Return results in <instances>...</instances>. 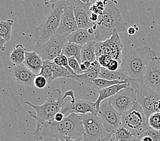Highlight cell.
Wrapping results in <instances>:
<instances>
[{
	"label": "cell",
	"mask_w": 160,
	"mask_h": 141,
	"mask_svg": "<svg viewBox=\"0 0 160 141\" xmlns=\"http://www.w3.org/2000/svg\"><path fill=\"white\" fill-rule=\"evenodd\" d=\"M112 135V134H110V133H108V134H106L104 137H103V138H102L101 139H100L98 141H109L110 138H111Z\"/></svg>",
	"instance_id": "cell-43"
},
{
	"label": "cell",
	"mask_w": 160,
	"mask_h": 141,
	"mask_svg": "<svg viewBox=\"0 0 160 141\" xmlns=\"http://www.w3.org/2000/svg\"><path fill=\"white\" fill-rule=\"evenodd\" d=\"M92 3L91 1L75 0L74 16L79 29H89L96 25V23L90 20V7Z\"/></svg>",
	"instance_id": "cell-14"
},
{
	"label": "cell",
	"mask_w": 160,
	"mask_h": 141,
	"mask_svg": "<svg viewBox=\"0 0 160 141\" xmlns=\"http://www.w3.org/2000/svg\"><path fill=\"white\" fill-rule=\"evenodd\" d=\"M134 90L136 92L137 102L142 106L148 119L151 115L155 113V106L160 101V92L151 88L143 82H136Z\"/></svg>",
	"instance_id": "cell-7"
},
{
	"label": "cell",
	"mask_w": 160,
	"mask_h": 141,
	"mask_svg": "<svg viewBox=\"0 0 160 141\" xmlns=\"http://www.w3.org/2000/svg\"><path fill=\"white\" fill-rule=\"evenodd\" d=\"M26 52L24 45L21 44H17L15 46L10 56V59L14 65H20L24 63Z\"/></svg>",
	"instance_id": "cell-24"
},
{
	"label": "cell",
	"mask_w": 160,
	"mask_h": 141,
	"mask_svg": "<svg viewBox=\"0 0 160 141\" xmlns=\"http://www.w3.org/2000/svg\"><path fill=\"white\" fill-rule=\"evenodd\" d=\"M97 41H91L84 45L81 50V63L85 61L93 63L97 60L96 56Z\"/></svg>",
	"instance_id": "cell-22"
},
{
	"label": "cell",
	"mask_w": 160,
	"mask_h": 141,
	"mask_svg": "<svg viewBox=\"0 0 160 141\" xmlns=\"http://www.w3.org/2000/svg\"><path fill=\"white\" fill-rule=\"evenodd\" d=\"M132 87L130 83H123V84L115 85V86L106 87V88L98 90V93H99L98 98L96 100V101L94 102L95 106H96L98 112H99V110H100V105L103 101L106 100V99H108L112 97L113 96H115L117 93L119 92L121 90L128 88V87Z\"/></svg>",
	"instance_id": "cell-17"
},
{
	"label": "cell",
	"mask_w": 160,
	"mask_h": 141,
	"mask_svg": "<svg viewBox=\"0 0 160 141\" xmlns=\"http://www.w3.org/2000/svg\"><path fill=\"white\" fill-rule=\"evenodd\" d=\"M13 24L14 21L11 19L0 21V39L4 40L6 42L11 40Z\"/></svg>",
	"instance_id": "cell-25"
},
{
	"label": "cell",
	"mask_w": 160,
	"mask_h": 141,
	"mask_svg": "<svg viewBox=\"0 0 160 141\" xmlns=\"http://www.w3.org/2000/svg\"><path fill=\"white\" fill-rule=\"evenodd\" d=\"M76 98L74 96V93L73 90H69L65 93L64 96H63V107L62 109V113H63L65 116H69L71 113V109L72 106L74 104L76 101Z\"/></svg>",
	"instance_id": "cell-26"
},
{
	"label": "cell",
	"mask_w": 160,
	"mask_h": 141,
	"mask_svg": "<svg viewBox=\"0 0 160 141\" xmlns=\"http://www.w3.org/2000/svg\"><path fill=\"white\" fill-rule=\"evenodd\" d=\"M158 57L156 52L150 47L136 48L123 56L121 68L129 78L137 82H142L148 64Z\"/></svg>",
	"instance_id": "cell-2"
},
{
	"label": "cell",
	"mask_w": 160,
	"mask_h": 141,
	"mask_svg": "<svg viewBox=\"0 0 160 141\" xmlns=\"http://www.w3.org/2000/svg\"><path fill=\"white\" fill-rule=\"evenodd\" d=\"M98 19H99V15H98L97 14L91 12V16H90V20L91 22H94V23H96L98 21Z\"/></svg>",
	"instance_id": "cell-40"
},
{
	"label": "cell",
	"mask_w": 160,
	"mask_h": 141,
	"mask_svg": "<svg viewBox=\"0 0 160 141\" xmlns=\"http://www.w3.org/2000/svg\"><path fill=\"white\" fill-rule=\"evenodd\" d=\"M114 135L119 141H132L136 139V136L129 129L123 127L120 128Z\"/></svg>",
	"instance_id": "cell-30"
},
{
	"label": "cell",
	"mask_w": 160,
	"mask_h": 141,
	"mask_svg": "<svg viewBox=\"0 0 160 141\" xmlns=\"http://www.w3.org/2000/svg\"><path fill=\"white\" fill-rule=\"evenodd\" d=\"M98 115L100 117L106 132L111 134L122 127V117L112 106L110 99L103 101L100 105Z\"/></svg>",
	"instance_id": "cell-10"
},
{
	"label": "cell",
	"mask_w": 160,
	"mask_h": 141,
	"mask_svg": "<svg viewBox=\"0 0 160 141\" xmlns=\"http://www.w3.org/2000/svg\"><path fill=\"white\" fill-rule=\"evenodd\" d=\"M48 82L47 79L44 78L43 76H41L40 75H37L36 78L34 80L33 86L38 89H43L47 86Z\"/></svg>",
	"instance_id": "cell-35"
},
{
	"label": "cell",
	"mask_w": 160,
	"mask_h": 141,
	"mask_svg": "<svg viewBox=\"0 0 160 141\" xmlns=\"http://www.w3.org/2000/svg\"><path fill=\"white\" fill-rule=\"evenodd\" d=\"M52 64L53 63L51 60H44L43 66L42 67L41 71L39 74L47 79L48 84L51 83L54 80L52 73Z\"/></svg>",
	"instance_id": "cell-28"
},
{
	"label": "cell",
	"mask_w": 160,
	"mask_h": 141,
	"mask_svg": "<svg viewBox=\"0 0 160 141\" xmlns=\"http://www.w3.org/2000/svg\"><path fill=\"white\" fill-rule=\"evenodd\" d=\"M128 33L129 34V35H133L136 33V29L134 27V26H130L128 29Z\"/></svg>",
	"instance_id": "cell-41"
},
{
	"label": "cell",
	"mask_w": 160,
	"mask_h": 141,
	"mask_svg": "<svg viewBox=\"0 0 160 141\" xmlns=\"http://www.w3.org/2000/svg\"><path fill=\"white\" fill-rule=\"evenodd\" d=\"M82 63H83L84 64H85V66L86 67V68H87V71H88V69L89 68H90V67H91V63H90V62H88V61H85V62H82Z\"/></svg>",
	"instance_id": "cell-45"
},
{
	"label": "cell",
	"mask_w": 160,
	"mask_h": 141,
	"mask_svg": "<svg viewBox=\"0 0 160 141\" xmlns=\"http://www.w3.org/2000/svg\"><path fill=\"white\" fill-rule=\"evenodd\" d=\"M121 117L122 127L129 129L136 139L150 128L145 113L137 102L130 110L121 115Z\"/></svg>",
	"instance_id": "cell-6"
},
{
	"label": "cell",
	"mask_w": 160,
	"mask_h": 141,
	"mask_svg": "<svg viewBox=\"0 0 160 141\" xmlns=\"http://www.w3.org/2000/svg\"><path fill=\"white\" fill-rule=\"evenodd\" d=\"M96 41L95 35H90L87 29H78L68 37V41L83 46L91 41Z\"/></svg>",
	"instance_id": "cell-19"
},
{
	"label": "cell",
	"mask_w": 160,
	"mask_h": 141,
	"mask_svg": "<svg viewBox=\"0 0 160 141\" xmlns=\"http://www.w3.org/2000/svg\"><path fill=\"white\" fill-rule=\"evenodd\" d=\"M79 115L84 127L82 141H98L108 134L98 115L87 113Z\"/></svg>",
	"instance_id": "cell-9"
},
{
	"label": "cell",
	"mask_w": 160,
	"mask_h": 141,
	"mask_svg": "<svg viewBox=\"0 0 160 141\" xmlns=\"http://www.w3.org/2000/svg\"><path fill=\"white\" fill-rule=\"evenodd\" d=\"M11 74L18 84L22 86H33L37 75L27 67L24 64L14 65L11 68Z\"/></svg>",
	"instance_id": "cell-16"
},
{
	"label": "cell",
	"mask_w": 160,
	"mask_h": 141,
	"mask_svg": "<svg viewBox=\"0 0 160 141\" xmlns=\"http://www.w3.org/2000/svg\"><path fill=\"white\" fill-rule=\"evenodd\" d=\"M123 49V45L122 44L119 32L116 31L107 40L96 43V56L98 58L101 55L108 54L111 56L112 59L118 60L121 64Z\"/></svg>",
	"instance_id": "cell-11"
},
{
	"label": "cell",
	"mask_w": 160,
	"mask_h": 141,
	"mask_svg": "<svg viewBox=\"0 0 160 141\" xmlns=\"http://www.w3.org/2000/svg\"><path fill=\"white\" fill-rule=\"evenodd\" d=\"M81 45L75 44L73 43L68 42L65 44L62 49V53L63 55L67 56L68 59L71 57H74L77 59L80 64H81Z\"/></svg>",
	"instance_id": "cell-23"
},
{
	"label": "cell",
	"mask_w": 160,
	"mask_h": 141,
	"mask_svg": "<svg viewBox=\"0 0 160 141\" xmlns=\"http://www.w3.org/2000/svg\"><path fill=\"white\" fill-rule=\"evenodd\" d=\"M65 141H82V139H71L70 138H65ZM53 141H61L59 139H54Z\"/></svg>",
	"instance_id": "cell-42"
},
{
	"label": "cell",
	"mask_w": 160,
	"mask_h": 141,
	"mask_svg": "<svg viewBox=\"0 0 160 141\" xmlns=\"http://www.w3.org/2000/svg\"><path fill=\"white\" fill-rule=\"evenodd\" d=\"M53 63L56 64L57 65L59 66H62L63 67L67 69L69 71L70 73L73 75H77L75 74L74 72L73 71V70L72 69L70 68V67L69 66V63H68V58L67 56H66L65 55H63V54H61L60 55H59L57 58H55L53 60Z\"/></svg>",
	"instance_id": "cell-31"
},
{
	"label": "cell",
	"mask_w": 160,
	"mask_h": 141,
	"mask_svg": "<svg viewBox=\"0 0 160 141\" xmlns=\"http://www.w3.org/2000/svg\"><path fill=\"white\" fill-rule=\"evenodd\" d=\"M37 125L32 136L36 140H40L43 137L54 139L70 138L71 139H84V127L81 116L72 113L61 122L51 121Z\"/></svg>",
	"instance_id": "cell-1"
},
{
	"label": "cell",
	"mask_w": 160,
	"mask_h": 141,
	"mask_svg": "<svg viewBox=\"0 0 160 141\" xmlns=\"http://www.w3.org/2000/svg\"><path fill=\"white\" fill-rule=\"evenodd\" d=\"M96 24L95 36L97 42L107 40L116 31L119 33L128 30V23L123 20L115 2L112 1H107L104 12L99 16Z\"/></svg>",
	"instance_id": "cell-3"
},
{
	"label": "cell",
	"mask_w": 160,
	"mask_h": 141,
	"mask_svg": "<svg viewBox=\"0 0 160 141\" xmlns=\"http://www.w3.org/2000/svg\"><path fill=\"white\" fill-rule=\"evenodd\" d=\"M106 3H107V1H97L94 3L93 2L90 7V11L91 12L100 16L104 12Z\"/></svg>",
	"instance_id": "cell-32"
},
{
	"label": "cell",
	"mask_w": 160,
	"mask_h": 141,
	"mask_svg": "<svg viewBox=\"0 0 160 141\" xmlns=\"http://www.w3.org/2000/svg\"><path fill=\"white\" fill-rule=\"evenodd\" d=\"M72 113H77L78 115H85L91 113L93 115H98V112L95 106L94 102L82 99H76L74 104L71 109Z\"/></svg>",
	"instance_id": "cell-20"
},
{
	"label": "cell",
	"mask_w": 160,
	"mask_h": 141,
	"mask_svg": "<svg viewBox=\"0 0 160 141\" xmlns=\"http://www.w3.org/2000/svg\"><path fill=\"white\" fill-rule=\"evenodd\" d=\"M142 82L151 88L160 92V58L150 62Z\"/></svg>",
	"instance_id": "cell-15"
},
{
	"label": "cell",
	"mask_w": 160,
	"mask_h": 141,
	"mask_svg": "<svg viewBox=\"0 0 160 141\" xmlns=\"http://www.w3.org/2000/svg\"><path fill=\"white\" fill-rule=\"evenodd\" d=\"M143 133L150 136L153 141H160V130H157V129L149 128Z\"/></svg>",
	"instance_id": "cell-36"
},
{
	"label": "cell",
	"mask_w": 160,
	"mask_h": 141,
	"mask_svg": "<svg viewBox=\"0 0 160 141\" xmlns=\"http://www.w3.org/2000/svg\"><path fill=\"white\" fill-rule=\"evenodd\" d=\"M132 141H138V140H137V139H135V140H132Z\"/></svg>",
	"instance_id": "cell-48"
},
{
	"label": "cell",
	"mask_w": 160,
	"mask_h": 141,
	"mask_svg": "<svg viewBox=\"0 0 160 141\" xmlns=\"http://www.w3.org/2000/svg\"><path fill=\"white\" fill-rule=\"evenodd\" d=\"M51 11L33 33V40L36 45H42L58 32L61 19L64 12L68 0L51 2Z\"/></svg>",
	"instance_id": "cell-4"
},
{
	"label": "cell",
	"mask_w": 160,
	"mask_h": 141,
	"mask_svg": "<svg viewBox=\"0 0 160 141\" xmlns=\"http://www.w3.org/2000/svg\"><path fill=\"white\" fill-rule=\"evenodd\" d=\"M25 103L31 106L33 110H29V115L36 121V122L44 124L54 119L57 113L62 111L63 107V96L59 89H54L48 94L47 101L42 105H36L29 101Z\"/></svg>",
	"instance_id": "cell-5"
},
{
	"label": "cell",
	"mask_w": 160,
	"mask_h": 141,
	"mask_svg": "<svg viewBox=\"0 0 160 141\" xmlns=\"http://www.w3.org/2000/svg\"><path fill=\"white\" fill-rule=\"evenodd\" d=\"M68 63H69V66L72 68L73 71L77 75L84 74L81 68V64L78 63L77 59L74 57H71L68 59Z\"/></svg>",
	"instance_id": "cell-34"
},
{
	"label": "cell",
	"mask_w": 160,
	"mask_h": 141,
	"mask_svg": "<svg viewBox=\"0 0 160 141\" xmlns=\"http://www.w3.org/2000/svg\"><path fill=\"white\" fill-rule=\"evenodd\" d=\"M112 57L108 54H103L97 58L98 62L100 64V66L103 68H106L110 62L112 60Z\"/></svg>",
	"instance_id": "cell-37"
},
{
	"label": "cell",
	"mask_w": 160,
	"mask_h": 141,
	"mask_svg": "<svg viewBox=\"0 0 160 141\" xmlns=\"http://www.w3.org/2000/svg\"><path fill=\"white\" fill-rule=\"evenodd\" d=\"M129 83V82H120V81H109V80H106V79L99 78L93 80L91 87H93V88H96L98 90H100L102 89L106 88V87H108L117 85V84H123V83Z\"/></svg>",
	"instance_id": "cell-27"
},
{
	"label": "cell",
	"mask_w": 160,
	"mask_h": 141,
	"mask_svg": "<svg viewBox=\"0 0 160 141\" xmlns=\"http://www.w3.org/2000/svg\"><path fill=\"white\" fill-rule=\"evenodd\" d=\"M100 78L106 80H109V81L128 82L130 83V84H132V82L134 81L131 78H129L128 75L121 68L117 71H110L107 68L102 67L100 70Z\"/></svg>",
	"instance_id": "cell-21"
},
{
	"label": "cell",
	"mask_w": 160,
	"mask_h": 141,
	"mask_svg": "<svg viewBox=\"0 0 160 141\" xmlns=\"http://www.w3.org/2000/svg\"><path fill=\"white\" fill-rule=\"evenodd\" d=\"M109 99L110 103L117 111L123 115L130 110L137 102L136 92L133 87H130L121 90Z\"/></svg>",
	"instance_id": "cell-12"
},
{
	"label": "cell",
	"mask_w": 160,
	"mask_h": 141,
	"mask_svg": "<svg viewBox=\"0 0 160 141\" xmlns=\"http://www.w3.org/2000/svg\"><path fill=\"white\" fill-rule=\"evenodd\" d=\"M68 42V36L56 33L47 42L42 45H36L34 51L38 54L43 60H54L62 53L65 44Z\"/></svg>",
	"instance_id": "cell-8"
},
{
	"label": "cell",
	"mask_w": 160,
	"mask_h": 141,
	"mask_svg": "<svg viewBox=\"0 0 160 141\" xmlns=\"http://www.w3.org/2000/svg\"><path fill=\"white\" fill-rule=\"evenodd\" d=\"M149 127L160 130V113H154L149 116L148 119Z\"/></svg>",
	"instance_id": "cell-33"
},
{
	"label": "cell",
	"mask_w": 160,
	"mask_h": 141,
	"mask_svg": "<svg viewBox=\"0 0 160 141\" xmlns=\"http://www.w3.org/2000/svg\"><path fill=\"white\" fill-rule=\"evenodd\" d=\"M87 31H88L90 35H95V33H96V31H95L93 28H90L89 29H87Z\"/></svg>",
	"instance_id": "cell-46"
},
{
	"label": "cell",
	"mask_w": 160,
	"mask_h": 141,
	"mask_svg": "<svg viewBox=\"0 0 160 141\" xmlns=\"http://www.w3.org/2000/svg\"><path fill=\"white\" fill-rule=\"evenodd\" d=\"M106 68L110 71H117L121 68V63L115 59H112Z\"/></svg>",
	"instance_id": "cell-38"
},
{
	"label": "cell",
	"mask_w": 160,
	"mask_h": 141,
	"mask_svg": "<svg viewBox=\"0 0 160 141\" xmlns=\"http://www.w3.org/2000/svg\"><path fill=\"white\" fill-rule=\"evenodd\" d=\"M74 6L75 1L68 0L67 5L61 19L59 29L56 33L68 37L78 29L74 16Z\"/></svg>",
	"instance_id": "cell-13"
},
{
	"label": "cell",
	"mask_w": 160,
	"mask_h": 141,
	"mask_svg": "<svg viewBox=\"0 0 160 141\" xmlns=\"http://www.w3.org/2000/svg\"><path fill=\"white\" fill-rule=\"evenodd\" d=\"M109 141H119V140H118L116 139V137L115 136V135L112 134V136H111V138H110V139Z\"/></svg>",
	"instance_id": "cell-47"
},
{
	"label": "cell",
	"mask_w": 160,
	"mask_h": 141,
	"mask_svg": "<svg viewBox=\"0 0 160 141\" xmlns=\"http://www.w3.org/2000/svg\"><path fill=\"white\" fill-rule=\"evenodd\" d=\"M53 63V62H52ZM52 73L53 79L58 78H70L72 75L67 68L63 67L57 65L56 64H52Z\"/></svg>",
	"instance_id": "cell-29"
},
{
	"label": "cell",
	"mask_w": 160,
	"mask_h": 141,
	"mask_svg": "<svg viewBox=\"0 0 160 141\" xmlns=\"http://www.w3.org/2000/svg\"><path fill=\"white\" fill-rule=\"evenodd\" d=\"M65 118H66V116H65L64 114L62 112H59L55 115L54 119L52 121H56V122H61V121H62Z\"/></svg>",
	"instance_id": "cell-39"
},
{
	"label": "cell",
	"mask_w": 160,
	"mask_h": 141,
	"mask_svg": "<svg viewBox=\"0 0 160 141\" xmlns=\"http://www.w3.org/2000/svg\"><path fill=\"white\" fill-rule=\"evenodd\" d=\"M34 74L38 75L43 66L44 60L41 56L35 51L25 53V60L23 63Z\"/></svg>",
	"instance_id": "cell-18"
},
{
	"label": "cell",
	"mask_w": 160,
	"mask_h": 141,
	"mask_svg": "<svg viewBox=\"0 0 160 141\" xmlns=\"http://www.w3.org/2000/svg\"><path fill=\"white\" fill-rule=\"evenodd\" d=\"M155 113H160V101H159L155 106Z\"/></svg>",
	"instance_id": "cell-44"
}]
</instances>
